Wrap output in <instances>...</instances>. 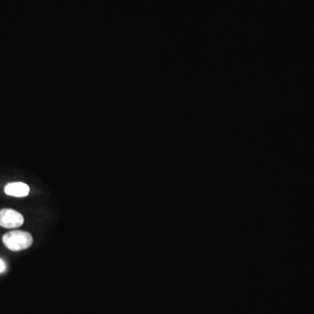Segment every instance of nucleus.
<instances>
[{
  "label": "nucleus",
  "instance_id": "f257e3e1",
  "mask_svg": "<svg viewBox=\"0 0 314 314\" xmlns=\"http://www.w3.org/2000/svg\"><path fill=\"white\" fill-rule=\"evenodd\" d=\"M32 242V235L26 231H12L3 236L4 245L12 251H21L29 248Z\"/></svg>",
  "mask_w": 314,
  "mask_h": 314
},
{
  "label": "nucleus",
  "instance_id": "f03ea898",
  "mask_svg": "<svg viewBox=\"0 0 314 314\" xmlns=\"http://www.w3.org/2000/svg\"><path fill=\"white\" fill-rule=\"evenodd\" d=\"M24 224V217L20 212L12 209L0 210V226L6 229L21 227Z\"/></svg>",
  "mask_w": 314,
  "mask_h": 314
},
{
  "label": "nucleus",
  "instance_id": "7ed1b4c3",
  "mask_svg": "<svg viewBox=\"0 0 314 314\" xmlns=\"http://www.w3.org/2000/svg\"><path fill=\"white\" fill-rule=\"evenodd\" d=\"M6 195L15 197H25L28 196L30 188L28 185L21 182H11L5 187Z\"/></svg>",
  "mask_w": 314,
  "mask_h": 314
},
{
  "label": "nucleus",
  "instance_id": "20e7f679",
  "mask_svg": "<svg viewBox=\"0 0 314 314\" xmlns=\"http://www.w3.org/2000/svg\"><path fill=\"white\" fill-rule=\"evenodd\" d=\"M6 265L5 261L3 260L0 258V273H2L4 271H6Z\"/></svg>",
  "mask_w": 314,
  "mask_h": 314
}]
</instances>
